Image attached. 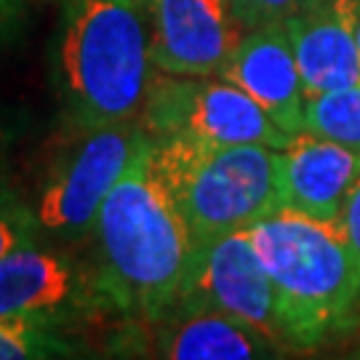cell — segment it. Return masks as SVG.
Listing matches in <instances>:
<instances>
[{"mask_svg":"<svg viewBox=\"0 0 360 360\" xmlns=\"http://www.w3.org/2000/svg\"><path fill=\"white\" fill-rule=\"evenodd\" d=\"M99 299L123 315L160 323L179 304L195 238L153 158L144 131L136 155L102 203L96 221Z\"/></svg>","mask_w":360,"mask_h":360,"instance_id":"obj_1","label":"cell"},{"mask_svg":"<svg viewBox=\"0 0 360 360\" xmlns=\"http://www.w3.org/2000/svg\"><path fill=\"white\" fill-rule=\"evenodd\" d=\"M272 278L288 347H318L347 326L360 281L339 219L281 206L248 227Z\"/></svg>","mask_w":360,"mask_h":360,"instance_id":"obj_2","label":"cell"},{"mask_svg":"<svg viewBox=\"0 0 360 360\" xmlns=\"http://www.w3.org/2000/svg\"><path fill=\"white\" fill-rule=\"evenodd\" d=\"M144 16L136 0H67L59 83L77 129L139 120L155 75Z\"/></svg>","mask_w":360,"mask_h":360,"instance_id":"obj_3","label":"cell"},{"mask_svg":"<svg viewBox=\"0 0 360 360\" xmlns=\"http://www.w3.org/2000/svg\"><path fill=\"white\" fill-rule=\"evenodd\" d=\"M153 158L195 245L248 230L281 208V150L275 147L153 136Z\"/></svg>","mask_w":360,"mask_h":360,"instance_id":"obj_4","label":"cell"},{"mask_svg":"<svg viewBox=\"0 0 360 360\" xmlns=\"http://www.w3.org/2000/svg\"><path fill=\"white\" fill-rule=\"evenodd\" d=\"M139 126L155 139L179 136L206 144H267L283 150L294 139L230 80L158 70L147 89Z\"/></svg>","mask_w":360,"mask_h":360,"instance_id":"obj_5","label":"cell"},{"mask_svg":"<svg viewBox=\"0 0 360 360\" xmlns=\"http://www.w3.org/2000/svg\"><path fill=\"white\" fill-rule=\"evenodd\" d=\"M142 136L139 120L77 129V136L53 160L40 190L35 206L40 230L62 238L94 230L99 208L126 174Z\"/></svg>","mask_w":360,"mask_h":360,"instance_id":"obj_6","label":"cell"},{"mask_svg":"<svg viewBox=\"0 0 360 360\" xmlns=\"http://www.w3.org/2000/svg\"><path fill=\"white\" fill-rule=\"evenodd\" d=\"M208 307L230 312L288 347L281 323V304L248 230H232L195 245L190 272L176 309Z\"/></svg>","mask_w":360,"mask_h":360,"instance_id":"obj_7","label":"cell"},{"mask_svg":"<svg viewBox=\"0 0 360 360\" xmlns=\"http://www.w3.org/2000/svg\"><path fill=\"white\" fill-rule=\"evenodd\" d=\"M150 59L158 72L214 77L245 27L232 0H150Z\"/></svg>","mask_w":360,"mask_h":360,"instance_id":"obj_8","label":"cell"},{"mask_svg":"<svg viewBox=\"0 0 360 360\" xmlns=\"http://www.w3.org/2000/svg\"><path fill=\"white\" fill-rule=\"evenodd\" d=\"M96 299V283L59 248L35 240L0 259V318H27L62 328Z\"/></svg>","mask_w":360,"mask_h":360,"instance_id":"obj_9","label":"cell"},{"mask_svg":"<svg viewBox=\"0 0 360 360\" xmlns=\"http://www.w3.org/2000/svg\"><path fill=\"white\" fill-rule=\"evenodd\" d=\"M219 77L243 89L285 134L304 131L307 94L283 22L245 30Z\"/></svg>","mask_w":360,"mask_h":360,"instance_id":"obj_10","label":"cell"},{"mask_svg":"<svg viewBox=\"0 0 360 360\" xmlns=\"http://www.w3.org/2000/svg\"><path fill=\"white\" fill-rule=\"evenodd\" d=\"M358 8L360 0H321L283 22L307 96L360 83Z\"/></svg>","mask_w":360,"mask_h":360,"instance_id":"obj_11","label":"cell"},{"mask_svg":"<svg viewBox=\"0 0 360 360\" xmlns=\"http://www.w3.org/2000/svg\"><path fill=\"white\" fill-rule=\"evenodd\" d=\"M358 174L360 153L302 131L281 150V206L339 219Z\"/></svg>","mask_w":360,"mask_h":360,"instance_id":"obj_12","label":"cell"},{"mask_svg":"<svg viewBox=\"0 0 360 360\" xmlns=\"http://www.w3.org/2000/svg\"><path fill=\"white\" fill-rule=\"evenodd\" d=\"M158 326V349L171 360L275 358L283 349L264 331L221 309H176Z\"/></svg>","mask_w":360,"mask_h":360,"instance_id":"obj_13","label":"cell"},{"mask_svg":"<svg viewBox=\"0 0 360 360\" xmlns=\"http://www.w3.org/2000/svg\"><path fill=\"white\" fill-rule=\"evenodd\" d=\"M304 131L360 153V83L349 89L307 96Z\"/></svg>","mask_w":360,"mask_h":360,"instance_id":"obj_14","label":"cell"},{"mask_svg":"<svg viewBox=\"0 0 360 360\" xmlns=\"http://www.w3.org/2000/svg\"><path fill=\"white\" fill-rule=\"evenodd\" d=\"M75 355H80V347L59 331V326L27 318H0V360H51Z\"/></svg>","mask_w":360,"mask_h":360,"instance_id":"obj_15","label":"cell"},{"mask_svg":"<svg viewBox=\"0 0 360 360\" xmlns=\"http://www.w3.org/2000/svg\"><path fill=\"white\" fill-rule=\"evenodd\" d=\"M40 232V221L35 208H30L16 195L0 184V259L27 243H35Z\"/></svg>","mask_w":360,"mask_h":360,"instance_id":"obj_16","label":"cell"},{"mask_svg":"<svg viewBox=\"0 0 360 360\" xmlns=\"http://www.w3.org/2000/svg\"><path fill=\"white\" fill-rule=\"evenodd\" d=\"M315 3H321V0H232L235 13L240 16L245 30L285 22L288 16L304 11Z\"/></svg>","mask_w":360,"mask_h":360,"instance_id":"obj_17","label":"cell"},{"mask_svg":"<svg viewBox=\"0 0 360 360\" xmlns=\"http://www.w3.org/2000/svg\"><path fill=\"white\" fill-rule=\"evenodd\" d=\"M339 224L345 230L349 254H352L355 272H358V281H360V174L358 179H355V184L349 187L347 198H345V206H342V214H339Z\"/></svg>","mask_w":360,"mask_h":360,"instance_id":"obj_18","label":"cell"},{"mask_svg":"<svg viewBox=\"0 0 360 360\" xmlns=\"http://www.w3.org/2000/svg\"><path fill=\"white\" fill-rule=\"evenodd\" d=\"M8 144H11V131L6 129V123L0 120V166L6 160V153H8Z\"/></svg>","mask_w":360,"mask_h":360,"instance_id":"obj_19","label":"cell"},{"mask_svg":"<svg viewBox=\"0 0 360 360\" xmlns=\"http://www.w3.org/2000/svg\"><path fill=\"white\" fill-rule=\"evenodd\" d=\"M355 38H358V51H360V8H358V25H355Z\"/></svg>","mask_w":360,"mask_h":360,"instance_id":"obj_20","label":"cell"},{"mask_svg":"<svg viewBox=\"0 0 360 360\" xmlns=\"http://www.w3.org/2000/svg\"><path fill=\"white\" fill-rule=\"evenodd\" d=\"M6 8H8V0H0V19L6 16Z\"/></svg>","mask_w":360,"mask_h":360,"instance_id":"obj_21","label":"cell"},{"mask_svg":"<svg viewBox=\"0 0 360 360\" xmlns=\"http://www.w3.org/2000/svg\"><path fill=\"white\" fill-rule=\"evenodd\" d=\"M136 3H139V6H142L144 11H147V6H150V0H136Z\"/></svg>","mask_w":360,"mask_h":360,"instance_id":"obj_22","label":"cell"}]
</instances>
